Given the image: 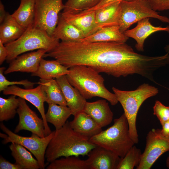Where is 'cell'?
<instances>
[{
  "mask_svg": "<svg viewBox=\"0 0 169 169\" xmlns=\"http://www.w3.org/2000/svg\"><path fill=\"white\" fill-rule=\"evenodd\" d=\"M59 42V40L50 36L45 31L32 26L18 39L4 44L8 51L6 60L10 63L21 54L36 49H44L49 52Z\"/></svg>",
  "mask_w": 169,
  "mask_h": 169,
  "instance_id": "6",
  "label": "cell"
},
{
  "mask_svg": "<svg viewBox=\"0 0 169 169\" xmlns=\"http://www.w3.org/2000/svg\"><path fill=\"white\" fill-rule=\"evenodd\" d=\"M153 9L163 11L169 9V0H146Z\"/></svg>",
  "mask_w": 169,
  "mask_h": 169,
  "instance_id": "35",
  "label": "cell"
},
{
  "mask_svg": "<svg viewBox=\"0 0 169 169\" xmlns=\"http://www.w3.org/2000/svg\"><path fill=\"white\" fill-rule=\"evenodd\" d=\"M11 15L25 30L33 26L35 16V0H20L19 7Z\"/></svg>",
  "mask_w": 169,
  "mask_h": 169,
  "instance_id": "24",
  "label": "cell"
},
{
  "mask_svg": "<svg viewBox=\"0 0 169 169\" xmlns=\"http://www.w3.org/2000/svg\"><path fill=\"white\" fill-rule=\"evenodd\" d=\"M0 169H23L19 165L15 162L11 163L6 160L2 156L0 157Z\"/></svg>",
  "mask_w": 169,
  "mask_h": 169,
  "instance_id": "36",
  "label": "cell"
},
{
  "mask_svg": "<svg viewBox=\"0 0 169 169\" xmlns=\"http://www.w3.org/2000/svg\"><path fill=\"white\" fill-rule=\"evenodd\" d=\"M89 139L75 131L67 121L61 128L55 131L46 149L45 158L50 163L62 156L87 155L96 146Z\"/></svg>",
  "mask_w": 169,
  "mask_h": 169,
  "instance_id": "2",
  "label": "cell"
},
{
  "mask_svg": "<svg viewBox=\"0 0 169 169\" xmlns=\"http://www.w3.org/2000/svg\"><path fill=\"white\" fill-rule=\"evenodd\" d=\"M3 91L4 95H15L27 100L34 105L39 111L43 120L46 136L51 133L52 131L45 118L44 104V102H46V95L41 84H39L34 88L26 89L21 88L15 85H11L8 86Z\"/></svg>",
  "mask_w": 169,
  "mask_h": 169,
  "instance_id": "11",
  "label": "cell"
},
{
  "mask_svg": "<svg viewBox=\"0 0 169 169\" xmlns=\"http://www.w3.org/2000/svg\"><path fill=\"white\" fill-rule=\"evenodd\" d=\"M8 55V51L4 44L0 41V64L2 65Z\"/></svg>",
  "mask_w": 169,
  "mask_h": 169,
  "instance_id": "38",
  "label": "cell"
},
{
  "mask_svg": "<svg viewBox=\"0 0 169 169\" xmlns=\"http://www.w3.org/2000/svg\"><path fill=\"white\" fill-rule=\"evenodd\" d=\"M57 60L69 69L76 65L90 67L99 73L125 77L132 69L135 57L125 43L64 41L44 57Z\"/></svg>",
  "mask_w": 169,
  "mask_h": 169,
  "instance_id": "1",
  "label": "cell"
},
{
  "mask_svg": "<svg viewBox=\"0 0 169 169\" xmlns=\"http://www.w3.org/2000/svg\"><path fill=\"white\" fill-rule=\"evenodd\" d=\"M9 147L15 163L20 166L23 169H40L37 160L33 158L31 152L23 146L12 142Z\"/></svg>",
  "mask_w": 169,
  "mask_h": 169,
  "instance_id": "26",
  "label": "cell"
},
{
  "mask_svg": "<svg viewBox=\"0 0 169 169\" xmlns=\"http://www.w3.org/2000/svg\"><path fill=\"white\" fill-rule=\"evenodd\" d=\"M5 67L0 68V91H3L8 86L19 84L23 85L26 89H31L33 88L35 84H38V82H33L28 81L27 79L22 80L18 81H10L8 80L4 75Z\"/></svg>",
  "mask_w": 169,
  "mask_h": 169,
  "instance_id": "33",
  "label": "cell"
},
{
  "mask_svg": "<svg viewBox=\"0 0 169 169\" xmlns=\"http://www.w3.org/2000/svg\"><path fill=\"white\" fill-rule=\"evenodd\" d=\"M74 116L73 120L69 122L70 126L75 131L89 139L102 131V128L83 111Z\"/></svg>",
  "mask_w": 169,
  "mask_h": 169,
  "instance_id": "19",
  "label": "cell"
},
{
  "mask_svg": "<svg viewBox=\"0 0 169 169\" xmlns=\"http://www.w3.org/2000/svg\"><path fill=\"white\" fill-rule=\"evenodd\" d=\"M0 127L2 131L6 134L0 133V137L3 139L2 141L3 144L14 142L23 146L34 156L38 162L40 169H45L46 151L54 135L55 131L43 138L33 133L30 137H24L13 132L3 123H1Z\"/></svg>",
  "mask_w": 169,
  "mask_h": 169,
  "instance_id": "8",
  "label": "cell"
},
{
  "mask_svg": "<svg viewBox=\"0 0 169 169\" xmlns=\"http://www.w3.org/2000/svg\"><path fill=\"white\" fill-rule=\"evenodd\" d=\"M26 30L8 13L0 26V41L4 44L19 38Z\"/></svg>",
  "mask_w": 169,
  "mask_h": 169,
  "instance_id": "23",
  "label": "cell"
},
{
  "mask_svg": "<svg viewBox=\"0 0 169 169\" xmlns=\"http://www.w3.org/2000/svg\"><path fill=\"white\" fill-rule=\"evenodd\" d=\"M11 95L7 99L0 97V121H6L14 118L17 113L18 98Z\"/></svg>",
  "mask_w": 169,
  "mask_h": 169,
  "instance_id": "30",
  "label": "cell"
},
{
  "mask_svg": "<svg viewBox=\"0 0 169 169\" xmlns=\"http://www.w3.org/2000/svg\"><path fill=\"white\" fill-rule=\"evenodd\" d=\"M47 53L44 49H39L19 55L10 63L4 74L17 72L34 73L38 70L42 59Z\"/></svg>",
  "mask_w": 169,
  "mask_h": 169,
  "instance_id": "13",
  "label": "cell"
},
{
  "mask_svg": "<svg viewBox=\"0 0 169 169\" xmlns=\"http://www.w3.org/2000/svg\"><path fill=\"white\" fill-rule=\"evenodd\" d=\"M160 31L169 33V26L165 27L154 26L149 21V18H147L138 21L135 27L126 30L124 33L136 41L135 47L137 50L143 51L144 43L146 38L153 33Z\"/></svg>",
  "mask_w": 169,
  "mask_h": 169,
  "instance_id": "16",
  "label": "cell"
},
{
  "mask_svg": "<svg viewBox=\"0 0 169 169\" xmlns=\"http://www.w3.org/2000/svg\"><path fill=\"white\" fill-rule=\"evenodd\" d=\"M162 129H160L161 135L166 139L169 140V120L162 124Z\"/></svg>",
  "mask_w": 169,
  "mask_h": 169,
  "instance_id": "39",
  "label": "cell"
},
{
  "mask_svg": "<svg viewBox=\"0 0 169 169\" xmlns=\"http://www.w3.org/2000/svg\"><path fill=\"white\" fill-rule=\"evenodd\" d=\"M169 151V140L161 134L160 129H153L148 133L146 146L136 169H150L162 154Z\"/></svg>",
  "mask_w": 169,
  "mask_h": 169,
  "instance_id": "10",
  "label": "cell"
},
{
  "mask_svg": "<svg viewBox=\"0 0 169 169\" xmlns=\"http://www.w3.org/2000/svg\"><path fill=\"white\" fill-rule=\"evenodd\" d=\"M129 38L120 31L119 25H115L100 28L94 33L79 41L125 43Z\"/></svg>",
  "mask_w": 169,
  "mask_h": 169,
  "instance_id": "20",
  "label": "cell"
},
{
  "mask_svg": "<svg viewBox=\"0 0 169 169\" xmlns=\"http://www.w3.org/2000/svg\"><path fill=\"white\" fill-rule=\"evenodd\" d=\"M132 0H102L99 3L95 6L91 8L85 10L95 11L115 3L120 2L123 1H131Z\"/></svg>",
  "mask_w": 169,
  "mask_h": 169,
  "instance_id": "37",
  "label": "cell"
},
{
  "mask_svg": "<svg viewBox=\"0 0 169 169\" xmlns=\"http://www.w3.org/2000/svg\"><path fill=\"white\" fill-rule=\"evenodd\" d=\"M166 165L167 167L169 168V155L166 160Z\"/></svg>",
  "mask_w": 169,
  "mask_h": 169,
  "instance_id": "41",
  "label": "cell"
},
{
  "mask_svg": "<svg viewBox=\"0 0 169 169\" xmlns=\"http://www.w3.org/2000/svg\"><path fill=\"white\" fill-rule=\"evenodd\" d=\"M61 15L67 22L79 30L85 38L100 28L96 22L95 11L84 10L77 13L63 12Z\"/></svg>",
  "mask_w": 169,
  "mask_h": 169,
  "instance_id": "15",
  "label": "cell"
},
{
  "mask_svg": "<svg viewBox=\"0 0 169 169\" xmlns=\"http://www.w3.org/2000/svg\"><path fill=\"white\" fill-rule=\"evenodd\" d=\"M112 90L123 109L131 138L135 144H137L139 139L136 123L138 111L145 100L158 93V90L147 83H144L131 91L122 90L114 87Z\"/></svg>",
  "mask_w": 169,
  "mask_h": 169,
  "instance_id": "4",
  "label": "cell"
},
{
  "mask_svg": "<svg viewBox=\"0 0 169 169\" xmlns=\"http://www.w3.org/2000/svg\"><path fill=\"white\" fill-rule=\"evenodd\" d=\"M19 104L17 109L19 120L14 132L17 133L24 130L31 132L40 137L46 136L43 119L39 118L36 113L27 104L25 100L19 97Z\"/></svg>",
  "mask_w": 169,
  "mask_h": 169,
  "instance_id": "12",
  "label": "cell"
},
{
  "mask_svg": "<svg viewBox=\"0 0 169 169\" xmlns=\"http://www.w3.org/2000/svg\"><path fill=\"white\" fill-rule=\"evenodd\" d=\"M90 142L115 153L121 158L135 144L130 135L127 120L124 114L114 120L110 127L89 139Z\"/></svg>",
  "mask_w": 169,
  "mask_h": 169,
  "instance_id": "5",
  "label": "cell"
},
{
  "mask_svg": "<svg viewBox=\"0 0 169 169\" xmlns=\"http://www.w3.org/2000/svg\"><path fill=\"white\" fill-rule=\"evenodd\" d=\"M165 49L167 53H169V45H168L165 47Z\"/></svg>",
  "mask_w": 169,
  "mask_h": 169,
  "instance_id": "42",
  "label": "cell"
},
{
  "mask_svg": "<svg viewBox=\"0 0 169 169\" xmlns=\"http://www.w3.org/2000/svg\"><path fill=\"white\" fill-rule=\"evenodd\" d=\"M69 69V72L66 75L68 80L86 100L98 97L107 100L112 105L117 104L115 95L106 88L104 79L99 73L82 65H74Z\"/></svg>",
  "mask_w": 169,
  "mask_h": 169,
  "instance_id": "3",
  "label": "cell"
},
{
  "mask_svg": "<svg viewBox=\"0 0 169 169\" xmlns=\"http://www.w3.org/2000/svg\"><path fill=\"white\" fill-rule=\"evenodd\" d=\"M153 108V115L157 117L161 124L169 120V106L164 105L160 101L157 100Z\"/></svg>",
  "mask_w": 169,
  "mask_h": 169,
  "instance_id": "34",
  "label": "cell"
},
{
  "mask_svg": "<svg viewBox=\"0 0 169 169\" xmlns=\"http://www.w3.org/2000/svg\"><path fill=\"white\" fill-rule=\"evenodd\" d=\"M69 72L68 68L56 60H46L42 58L37 71L31 76L39 77L43 80H49L66 75Z\"/></svg>",
  "mask_w": 169,
  "mask_h": 169,
  "instance_id": "21",
  "label": "cell"
},
{
  "mask_svg": "<svg viewBox=\"0 0 169 169\" xmlns=\"http://www.w3.org/2000/svg\"><path fill=\"white\" fill-rule=\"evenodd\" d=\"M52 37L64 41H79L85 38L83 33L67 22L60 13L57 26Z\"/></svg>",
  "mask_w": 169,
  "mask_h": 169,
  "instance_id": "22",
  "label": "cell"
},
{
  "mask_svg": "<svg viewBox=\"0 0 169 169\" xmlns=\"http://www.w3.org/2000/svg\"><path fill=\"white\" fill-rule=\"evenodd\" d=\"M4 5L1 1L0 2V23H1L4 20L7 15Z\"/></svg>",
  "mask_w": 169,
  "mask_h": 169,
  "instance_id": "40",
  "label": "cell"
},
{
  "mask_svg": "<svg viewBox=\"0 0 169 169\" xmlns=\"http://www.w3.org/2000/svg\"><path fill=\"white\" fill-rule=\"evenodd\" d=\"M47 169H89L85 160L78 156H70L57 159L47 166Z\"/></svg>",
  "mask_w": 169,
  "mask_h": 169,
  "instance_id": "29",
  "label": "cell"
},
{
  "mask_svg": "<svg viewBox=\"0 0 169 169\" xmlns=\"http://www.w3.org/2000/svg\"><path fill=\"white\" fill-rule=\"evenodd\" d=\"M142 153L141 150L134 145L121 159L117 169H133L139 165Z\"/></svg>",
  "mask_w": 169,
  "mask_h": 169,
  "instance_id": "31",
  "label": "cell"
},
{
  "mask_svg": "<svg viewBox=\"0 0 169 169\" xmlns=\"http://www.w3.org/2000/svg\"><path fill=\"white\" fill-rule=\"evenodd\" d=\"M87 156L85 160L89 169H117L121 159L113 152L97 146Z\"/></svg>",
  "mask_w": 169,
  "mask_h": 169,
  "instance_id": "14",
  "label": "cell"
},
{
  "mask_svg": "<svg viewBox=\"0 0 169 169\" xmlns=\"http://www.w3.org/2000/svg\"><path fill=\"white\" fill-rule=\"evenodd\" d=\"M33 26L45 31L51 36L58 23L60 12L64 8L62 0H35Z\"/></svg>",
  "mask_w": 169,
  "mask_h": 169,
  "instance_id": "9",
  "label": "cell"
},
{
  "mask_svg": "<svg viewBox=\"0 0 169 169\" xmlns=\"http://www.w3.org/2000/svg\"><path fill=\"white\" fill-rule=\"evenodd\" d=\"M102 0H68L64 4V12L77 13L91 8Z\"/></svg>",
  "mask_w": 169,
  "mask_h": 169,
  "instance_id": "32",
  "label": "cell"
},
{
  "mask_svg": "<svg viewBox=\"0 0 169 169\" xmlns=\"http://www.w3.org/2000/svg\"><path fill=\"white\" fill-rule=\"evenodd\" d=\"M83 111L90 115L101 128L112 122L113 114L106 100L87 102Z\"/></svg>",
  "mask_w": 169,
  "mask_h": 169,
  "instance_id": "18",
  "label": "cell"
},
{
  "mask_svg": "<svg viewBox=\"0 0 169 169\" xmlns=\"http://www.w3.org/2000/svg\"><path fill=\"white\" fill-rule=\"evenodd\" d=\"M48 108L45 118L55 127L56 130L61 128L66 123L68 119L72 115L70 108L67 105L48 103Z\"/></svg>",
  "mask_w": 169,
  "mask_h": 169,
  "instance_id": "27",
  "label": "cell"
},
{
  "mask_svg": "<svg viewBox=\"0 0 169 169\" xmlns=\"http://www.w3.org/2000/svg\"><path fill=\"white\" fill-rule=\"evenodd\" d=\"M56 80L62 90L67 106L70 109L72 115H74L83 111L87 102L86 99L69 83L66 75L58 77L56 78Z\"/></svg>",
  "mask_w": 169,
  "mask_h": 169,
  "instance_id": "17",
  "label": "cell"
},
{
  "mask_svg": "<svg viewBox=\"0 0 169 169\" xmlns=\"http://www.w3.org/2000/svg\"><path fill=\"white\" fill-rule=\"evenodd\" d=\"M38 84L42 85L46 94L47 103L67 106L62 90L56 79H53L45 80L40 79Z\"/></svg>",
  "mask_w": 169,
  "mask_h": 169,
  "instance_id": "28",
  "label": "cell"
},
{
  "mask_svg": "<svg viewBox=\"0 0 169 169\" xmlns=\"http://www.w3.org/2000/svg\"><path fill=\"white\" fill-rule=\"evenodd\" d=\"M120 8L118 25L123 33L132 25L145 18H156L169 23V18L159 15L146 0L122 1L120 3Z\"/></svg>",
  "mask_w": 169,
  "mask_h": 169,
  "instance_id": "7",
  "label": "cell"
},
{
  "mask_svg": "<svg viewBox=\"0 0 169 169\" xmlns=\"http://www.w3.org/2000/svg\"><path fill=\"white\" fill-rule=\"evenodd\" d=\"M120 3H115L95 10L96 22L100 28L108 26L118 25Z\"/></svg>",
  "mask_w": 169,
  "mask_h": 169,
  "instance_id": "25",
  "label": "cell"
}]
</instances>
